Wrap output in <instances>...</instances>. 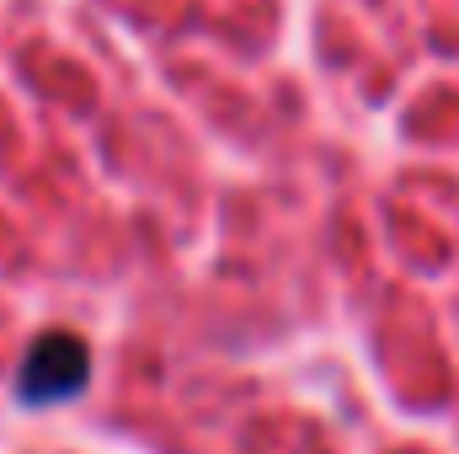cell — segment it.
Instances as JSON below:
<instances>
[{"mask_svg":"<svg viewBox=\"0 0 459 454\" xmlns=\"http://www.w3.org/2000/svg\"><path fill=\"white\" fill-rule=\"evenodd\" d=\"M91 380V353L75 332H43V337L27 347L22 358V374H16V396L27 406H54V401H70L75 390H86Z\"/></svg>","mask_w":459,"mask_h":454,"instance_id":"1","label":"cell"}]
</instances>
